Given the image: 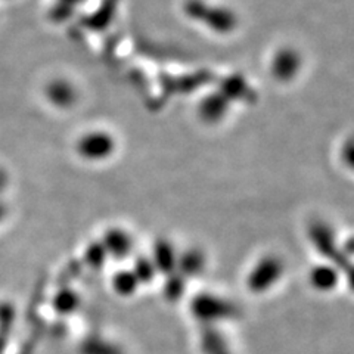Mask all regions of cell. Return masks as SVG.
<instances>
[{
	"mask_svg": "<svg viewBox=\"0 0 354 354\" xmlns=\"http://www.w3.org/2000/svg\"><path fill=\"white\" fill-rule=\"evenodd\" d=\"M310 235H312V241L316 245V248L324 254L325 257H329L334 260L337 264L347 266L344 260H341V254L337 251V245L334 241V235H332L330 229L324 223H316L312 230H310ZM347 269H350L347 266Z\"/></svg>",
	"mask_w": 354,
	"mask_h": 354,
	"instance_id": "8992f818",
	"label": "cell"
},
{
	"mask_svg": "<svg viewBox=\"0 0 354 354\" xmlns=\"http://www.w3.org/2000/svg\"><path fill=\"white\" fill-rule=\"evenodd\" d=\"M281 274H282L281 260L274 257H266L256 266V268H254L252 273L250 274V279H248L250 288L256 292L266 291L279 279Z\"/></svg>",
	"mask_w": 354,
	"mask_h": 354,
	"instance_id": "277c9868",
	"label": "cell"
},
{
	"mask_svg": "<svg viewBox=\"0 0 354 354\" xmlns=\"http://www.w3.org/2000/svg\"><path fill=\"white\" fill-rule=\"evenodd\" d=\"M301 68L300 53L291 48H283L274 55L272 61V73L274 79L281 82H290Z\"/></svg>",
	"mask_w": 354,
	"mask_h": 354,
	"instance_id": "5b68a950",
	"label": "cell"
},
{
	"mask_svg": "<svg viewBox=\"0 0 354 354\" xmlns=\"http://www.w3.org/2000/svg\"><path fill=\"white\" fill-rule=\"evenodd\" d=\"M106 256H108V254H106L104 245H101V243H95V245L88 247L87 254H86L87 263L92 264L93 268H99V266L104 263Z\"/></svg>",
	"mask_w": 354,
	"mask_h": 354,
	"instance_id": "ac0fdd59",
	"label": "cell"
},
{
	"mask_svg": "<svg viewBox=\"0 0 354 354\" xmlns=\"http://www.w3.org/2000/svg\"><path fill=\"white\" fill-rule=\"evenodd\" d=\"M204 268V257L201 252L189 251L180 259V269L187 274L199 273Z\"/></svg>",
	"mask_w": 354,
	"mask_h": 354,
	"instance_id": "9a60e30c",
	"label": "cell"
},
{
	"mask_svg": "<svg viewBox=\"0 0 354 354\" xmlns=\"http://www.w3.org/2000/svg\"><path fill=\"white\" fill-rule=\"evenodd\" d=\"M183 291V281L179 278V276H173V278L169 281L167 286H165V294H167L170 298H179Z\"/></svg>",
	"mask_w": 354,
	"mask_h": 354,
	"instance_id": "ffe728a7",
	"label": "cell"
},
{
	"mask_svg": "<svg viewBox=\"0 0 354 354\" xmlns=\"http://www.w3.org/2000/svg\"><path fill=\"white\" fill-rule=\"evenodd\" d=\"M229 109V99L221 93H213L204 97L201 104H199V117H201L205 123L216 124L220 120H223Z\"/></svg>",
	"mask_w": 354,
	"mask_h": 354,
	"instance_id": "52a82bcc",
	"label": "cell"
},
{
	"mask_svg": "<svg viewBox=\"0 0 354 354\" xmlns=\"http://www.w3.org/2000/svg\"><path fill=\"white\" fill-rule=\"evenodd\" d=\"M194 313L199 320H207V322H213V320H223L227 317L235 316V307L229 304L227 301L221 300V298L212 297V295H199L194 301Z\"/></svg>",
	"mask_w": 354,
	"mask_h": 354,
	"instance_id": "3957f363",
	"label": "cell"
},
{
	"mask_svg": "<svg viewBox=\"0 0 354 354\" xmlns=\"http://www.w3.org/2000/svg\"><path fill=\"white\" fill-rule=\"evenodd\" d=\"M77 307V297L74 292H62L58 297L57 308L61 310L62 313H70Z\"/></svg>",
	"mask_w": 354,
	"mask_h": 354,
	"instance_id": "d6986e66",
	"label": "cell"
},
{
	"mask_svg": "<svg viewBox=\"0 0 354 354\" xmlns=\"http://www.w3.org/2000/svg\"><path fill=\"white\" fill-rule=\"evenodd\" d=\"M312 282L320 291H329L338 282V273L328 268V266H319L312 272Z\"/></svg>",
	"mask_w": 354,
	"mask_h": 354,
	"instance_id": "4fadbf2b",
	"label": "cell"
},
{
	"mask_svg": "<svg viewBox=\"0 0 354 354\" xmlns=\"http://www.w3.org/2000/svg\"><path fill=\"white\" fill-rule=\"evenodd\" d=\"M49 97L52 99L53 104H57L59 106H70L74 104L77 93L74 91V87L64 80L53 82L49 87Z\"/></svg>",
	"mask_w": 354,
	"mask_h": 354,
	"instance_id": "8fae6325",
	"label": "cell"
},
{
	"mask_svg": "<svg viewBox=\"0 0 354 354\" xmlns=\"http://www.w3.org/2000/svg\"><path fill=\"white\" fill-rule=\"evenodd\" d=\"M153 272H155V266L148 259H139L135 264V270H133V273L136 274L138 281H143V282L151 281Z\"/></svg>",
	"mask_w": 354,
	"mask_h": 354,
	"instance_id": "e0dca14e",
	"label": "cell"
},
{
	"mask_svg": "<svg viewBox=\"0 0 354 354\" xmlns=\"http://www.w3.org/2000/svg\"><path fill=\"white\" fill-rule=\"evenodd\" d=\"M104 248H105L106 254H111V256H114L117 259H123L130 254V251L133 248V242L126 232L109 230L105 235Z\"/></svg>",
	"mask_w": 354,
	"mask_h": 354,
	"instance_id": "ba28073f",
	"label": "cell"
},
{
	"mask_svg": "<svg viewBox=\"0 0 354 354\" xmlns=\"http://www.w3.org/2000/svg\"><path fill=\"white\" fill-rule=\"evenodd\" d=\"M220 92L223 93L229 101L230 99H243V101H250L252 97V92L250 86L245 83L241 75H232L221 83Z\"/></svg>",
	"mask_w": 354,
	"mask_h": 354,
	"instance_id": "30bf717a",
	"label": "cell"
},
{
	"mask_svg": "<svg viewBox=\"0 0 354 354\" xmlns=\"http://www.w3.org/2000/svg\"><path fill=\"white\" fill-rule=\"evenodd\" d=\"M138 282H139V281H138V278H136V274L133 273V272H127V270L117 273L115 278H114V286H115V290H117L120 294H124V295L131 294L133 291H135L136 286H138Z\"/></svg>",
	"mask_w": 354,
	"mask_h": 354,
	"instance_id": "2e32d148",
	"label": "cell"
},
{
	"mask_svg": "<svg viewBox=\"0 0 354 354\" xmlns=\"http://www.w3.org/2000/svg\"><path fill=\"white\" fill-rule=\"evenodd\" d=\"M203 347L207 354H229L223 338L214 329H207V332H204Z\"/></svg>",
	"mask_w": 354,
	"mask_h": 354,
	"instance_id": "5bb4252c",
	"label": "cell"
},
{
	"mask_svg": "<svg viewBox=\"0 0 354 354\" xmlns=\"http://www.w3.org/2000/svg\"><path fill=\"white\" fill-rule=\"evenodd\" d=\"M155 269L162 272H171L176 266V254L169 242L161 241L155 245V260H152Z\"/></svg>",
	"mask_w": 354,
	"mask_h": 354,
	"instance_id": "7c38bea8",
	"label": "cell"
},
{
	"mask_svg": "<svg viewBox=\"0 0 354 354\" xmlns=\"http://www.w3.org/2000/svg\"><path fill=\"white\" fill-rule=\"evenodd\" d=\"M77 149H79V153L83 158L99 161L113 153L115 149V142L109 133L91 131L79 140Z\"/></svg>",
	"mask_w": 354,
	"mask_h": 354,
	"instance_id": "7a4b0ae2",
	"label": "cell"
},
{
	"mask_svg": "<svg viewBox=\"0 0 354 354\" xmlns=\"http://www.w3.org/2000/svg\"><path fill=\"white\" fill-rule=\"evenodd\" d=\"M82 2H84V0H62L64 5L70 6V8H73V9H74L75 5H79V3H82Z\"/></svg>",
	"mask_w": 354,
	"mask_h": 354,
	"instance_id": "44dd1931",
	"label": "cell"
},
{
	"mask_svg": "<svg viewBox=\"0 0 354 354\" xmlns=\"http://www.w3.org/2000/svg\"><path fill=\"white\" fill-rule=\"evenodd\" d=\"M185 12L195 21L205 22L207 27L217 32H230L238 24V19L232 10L209 6L203 0H187L185 3Z\"/></svg>",
	"mask_w": 354,
	"mask_h": 354,
	"instance_id": "6da1fadb",
	"label": "cell"
},
{
	"mask_svg": "<svg viewBox=\"0 0 354 354\" xmlns=\"http://www.w3.org/2000/svg\"><path fill=\"white\" fill-rule=\"evenodd\" d=\"M117 6L118 0H102V5L97 8L95 14L84 18V27L95 31H101L106 28L109 26V22L114 18Z\"/></svg>",
	"mask_w": 354,
	"mask_h": 354,
	"instance_id": "9c48e42d",
	"label": "cell"
}]
</instances>
